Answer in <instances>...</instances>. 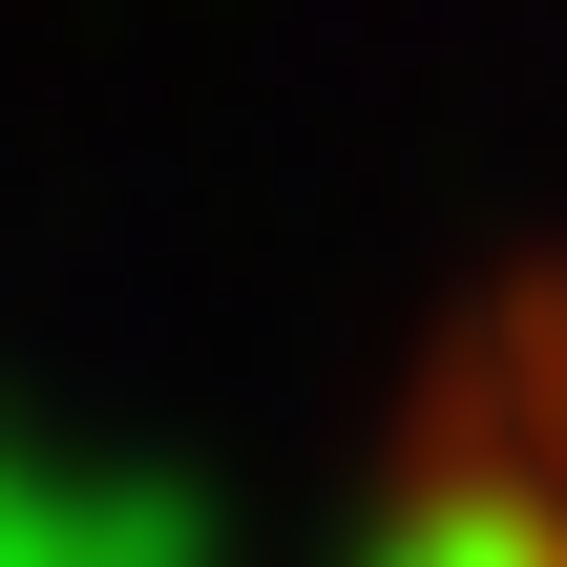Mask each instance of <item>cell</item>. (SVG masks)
<instances>
[{"label": "cell", "mask_w": 567, "mask_h": 567, "mask_svg": "<svg viewBox=\"0 0 567 567\" xmlns=\"http://www.w3.org/2000/svg\"><path fill=\"white\" fill-rule=\"evenodd\" d=\"M484 526H505V547H526V567H567V463H547V484H505Z\"/></svg>", "instance_id": "obj_1"}]
</instances>
